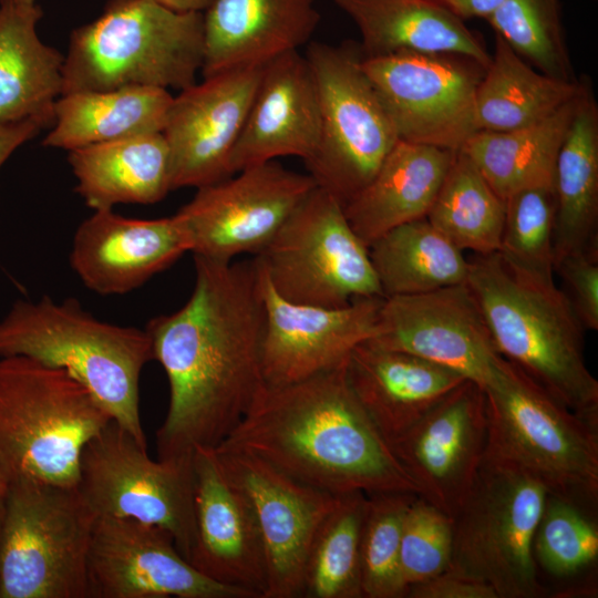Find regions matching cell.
<instances>
[{
    "label": "cell",
    "instance_id": "obj_45",
    "mask_svg": "<svg viewBox=\"0 0 598 598\" xmlns=\"http://www.w3.org/2000/svg\"><path fill=\"white\" fill-rule=\"evenodd\" d=\"M448 11L467 20L471 18L488 19L504 0H433Z\"/></svg>",
    "mask_w": 598,
    "mask_h": 598
},
{
    "label": "cell",
    "instance_id": "obj_41",
    "mask_svg": "<svg viewBox=\"0 0 598 598\" xmlns=\"http://www.w3.org/2000/svg\"><path fill=\"white\" fill-rule=\"evenodd\" d=\"M452 549V517L416 495L405 513L401 533L400 565L406 587L447 570Z\"/></svg>",
    "mask_w": 598,
    "mask_h": 598
},
{
    "label": "cell",
    "instance_id": "obj_28",
    "mask_svg": "<svg viewBox=\"0 0 598 598\" xmlns=\"http://www.w3.org/2000/svg\"><path fill=\"white\" fill-rule=\"evenodd\" d=\"M41 17L37 3L0 0V125L25 120L54 123L64 56L39 38Z\"/></svg>",
    "mask_w": 598,
    "mask_h": 598
},
{
    "label": "cell",
    "instance_id": "obj_29",
    "mask_svg": "<svg viewBox=\"0 0 598 598\" xmlns=\"http://www.w3.org/2000/svg\"><path fill=\"white\" fill-rule=\"evenodd\" d=\"M76 193L93 210L155 204L172 190L171 157L162 133L69 151Z\"/></svg>",
    "mask_w": 598,
    "mask_h": 598
},
{
    "label": "cell",
    "instance_id": "obj_27",
    "mask_svg": "<svg viewBox=\"0 0 598 598\" xmlns=\"http://www.w3.org/2000/svg\"><path fill=\"white\" fill-rule=\"evenodd\" d=\"M359 30L364 58L411 51L470 58L486 69L492 54L464 20L433 0H334Z\"/></svg>",
    "mask_w": 598,
    "mask_h": 598
},
{
    "label": "cell",
    "instance_id": "obj_26",
    "mask_svg": "<svg viewBox=\"0 0 598 598\" xmlns=\"http://www.w3.org/2000/svg\"><path fill=\"white\" fill-rule=\"evenodd\" d=\"M455 152L399 140L372 179L343 206L359 239L369 247L392 228L426 217Z\"/></svg>",
    "mask_w": 598,
    "mask_h": 598
},
{
    "label": "cell",
    "instance_id": "obj_8",
    "mask_svg": "<svg viewBox=\"0 0 598 598\" xmlns=\"http://www.w3.org/2000/svg\"><path fill=\"white\" fill-rule=\"evenodd\" d=\"M95 519L78 485L10 480L0 532V598H89Z\"/></svg>",
    "mask_w": 598,
    "mask_h": 598
},
{
    "label": "cell",
    "instance_id": "obj_35",
    "mask_svg": "<svg viewBox=\"0 0 598 598\" xmlns=\"http://www.w3.org/2000/svg\"><path fill=\"white\" fill-rule=\"evenodd\" d=\"M505 200L460 148L426 214V219L462 251L497 252Z\"/></svg>",
    "mask_w": 598,
    "mask_h": 598
},
{
    "label": "cell",
    "instance_id": "obj_19",
    "mask_svg": "<svg viewBox=\"0 0 598 598\" xmlns=\"http://www.w3.org/2000/svg\"><path fill=\"white\" fill-rule=\"evenodd\" d=\"M262 66L203 78L173 97L162 134L172 190L199 188L234 174L229 162L257 91Z\"/></svg>",
    "mask_w": 598,
    "mask_h": 598
},
{
    "label": "cell",
    "instance_id": "obj_16",
    "mask_svg": "<svg viewBox=\"0 0 598 598\" xmlns=\"http://www.w3.org/2000/svg\"><path fill=\"white\" fill-rule=\"evenodd\" d=\"M214 448L252 507L266 556L265 598L301 597L310 546L338 495L300 482L250 453Z\"/></svg>",
    "mask_w": 598,
    "mask_h": 598
},
{
    "label": "cell",
    "instance_id": "obj_24",
    "mask_svg": "<svg viewBox=\"0 0 598 598\" xmlns=\"http://www.w3.org/2000/svg\"><path fill=\"white\" fill-rule=\"evenodd\" d=\"M317 0H214L204 11L203 78L261 66L309 42Z\"/></svg>",
    "mask_w": 598,
    "mask_h": 598
},
{
    "label": "cell",
    "instance_id": "obj_10",
    "mask_svg": "<svg viewBox=\"0 0 598 598\" xmlns=\"http://www.w3.org/2000/svg\"><path fill=\"white\" fill-rule=\"evenodd\" d=\"M305 56L320 106L319 141L305 164L317 186L344 206L372 179L399 137L362 68L358 43L310 42Z\"/></svg>",
    "mask_w": 598,
    "mask_h": 598
},
{
    "label": "cell",
    "instance_id": "obj_40",
    "mask_svg": "<svg viewBox=\"0 0 598 598\" xmlns=\"http://www.w3.org/2000/svg\"><path fill=\"white\" fill-rule=\"evenodd\" d=\"M536 564L557 578H567L598 559V527L587 513L547 495L533 538Z\"/></svg>",
    "mask_w": 598,
    "mask_h": 598
},
{
    "label": "cell",
    "instance_id": "obj_9",
    "mask_svg": "<svg viewBox=\"0 0 598 598\" xmlns=\"http://www.w3.org/2000/svg\"><path fill=\"white\" fill-rule=\"evenodd\" d=\"M547 495L529 473L485 455L452 517L448 569L485 581L498 598L542 597L533 538Z\"/></svg>",
    "mask_w": 598,
    "mask_h": 598
},
{
    "label": "cell",
    "instance_id": "obj_17",
    "mask_svg": "<svg viewBox=\"0 0 598 598\" xmlns=\"http://www.w3.org/2000/svg\"><path fill=\"white\" fill-rule=\"evenodd\" d=\"M89 598H250L198 571L165 530L97 516L89 554Z\"/></svg>",
    "mask_w": 598,
    "mask_h": 598
},
{
    "label": "cell",
    "instance_id": "obj_21",
    "mask_svg": "<svg viewBox=\"0 0 598 598\" xmlns=\"http://www.w3.org/2000/svg\"><path fill=\"white\" fill-rule=\"evenodd\" d=\"M195 542L188 561L209 579L265 598V549L252 507L214 447L194 451Z\"/></svg>",
    "mask_w": 598,
    "mask_h": 598
},
{
    "label": "cell",
    "instance_id": "obj_37",
    "mask_svg": "<svg viewBox=\"0 0 598 598\" xmlns=\"http://www.w3.org/2000/svg\"><path fill=\"white\" fill-rule=\"evenodd\" d=\"M560 0H504L487 22L520 58L542 73L576 81Z\"/></svg>",
    "mask_w": 598,
    "mask_h": 598
},
{
    "label": "cell",
    "instance_id": "obj_32",
    "mask_svg": "<svg viewBox=\"0 0 598 598\" xmlns=\"http://www.w3.org/2000/svg\"><path fill=\"white\" fill-rule=\"evenodd\" d=\"M476 90L478 131L508 132L545 120L575 99L584 80L548 76L495 34L494 52Z\"/></svg>",
    "mask_w": 598,
    "mask_h": 598
},
{
    "label": "cell",
    "instance_id": "obj_4",
    "mask_svg": "<svg viewBox=\"0 0 598 598\" xmlns=\"http://www.w3.org/2000/svg\"><path fill=\"white\" fill-rule=\"evenodd\" d=\"M10 355L65 370L147 448L140 379L153 349L145 329L102 321L73 298L19 299L0 320V357Z\"/></svg>",
    "mask_w": 598,
    "mask_h": 598
},
{
    "label": "cell",
    "instance_id": "obj_20",
    "mask_svg": "<svg viewBox=\"0 0 598 598\" xmlns=\"http://www.w3.org/2000/svg\"><path fill=\"white\" fill-rule=\"evenodd\" d=\"M259 271L266 309L261 349L266 385L290 384L338 368L355 347L373 338L384 297L358 298L338 308L295 303L277 295Z\"/></svg>",
    "mask_w": 598,
    "mask_h": 598
},
{
    "label": "cell",
    "instance_id": "obj_18",
    "mask_svg": "<svg viewBox=\"0 0 598 598\" xmlns=\"http://www.w3.org/2000/svg\"><path fill=\"white\" fill-rule=\"evenodd\" d=\"M389 445L417 495L453 517L486 452L484 391L464 381Z\"/></svg>",
    "mask_w": 598,
    "mask_h": 598
},
{
    "label": "cell",
    "instance_id": "obj_23",
    "mask_svg": "<svg viewBox=\"0 0 598 598\" xmlns=\"http://www.w3.org/2000/svg\"><path fill=\"white\" fill-rule=\"evenodd\" d=\"M320 135V106L310 64L298 50L262 66L260 81L230 156L233 174L282 156L307 161Z\"/></svg>",
    "mask_w": 598,
    "mask_h": 598
},
{
    "label": "cell",
    "instance_id": "obj_39",
    "mask_svg": "<svg viewBox=\"0 0 598 598\" xmlns=\"http://www.w3.org/2000/svg\"><path fill=\"white\" fill-rule=\"evenodd\" d=\"M555 214L553 187L527 188L508 196L497 252L518 268L554 276Z\"/></svg>",
    "mask_w": 598,
    "mask_h": 598
},
{
    "label": "cell",
    "instance_id": "obj_14",
    "mask_svg": "<svg viewBox=\"0 0 598 598\" xmlns=\"http://www.w3.org/2000/svg\"><path fill=\"white\" fill-rule=\"evenodd\" d=\"M316 186L309 174L270 161L197 188L175 216L194 256L230 262L258 255Z\"/></svg>",
    "mask_w": 598,
    "mask_h": 598
},
{
    "label": "cell",
    "instance_id": "obj_47",
    "mask_svg": "<svg viewBox=\"0 0 598 598\" xmlns=\"http://www.w3.org/2000/svg\"><path fill=\"white\" fill-rule=\"evenodd\" d=\"M10 480L0 463V532L4 517Z\"/></svg>",
    "mask_w": 598,
    "mask_h": 598
},
{
    "label": "cell",
    "instance_id": "obj_7",
    "mask_svg": "<svg viewBox=\"0 0 598 598\" xmlns=\"http://www.w3.org/2000/svg\"><path fill=\"white\" fill-rule=\"evenodd\" d=\"M484 393L485 455L529 473L548 495L592 512L598 503V429L506 359Z\"/></svg>",
    "mask_w": 598,
    "mask_h": 598
},
{
    "label": "cell",
    "instance_id": "obj_42",
    "mask_svg": "<svg viewBox=\"0 0 598 598\" xmlns=\"http://www.w3.org/2000/svg\"><path fill=\"white\" fill-rule=\"evenodd\" d=\"M563 292L585 331L598 330V249L570 254L554 265Z\"/></svg>",
    "mask_w": 598,
    "mask_h": 598
},
{
    "label": "cell",
    "instance_id": "obj_12",
    "mask_svg": "<svg viewBox=\"0 0 598 598\" xmlns=\"http://www.w3.org/2000/svg\"><path fill=\"white\" fill-rule=\"evenodd\" d=\"M193 458L194 454L153 460L112 420L84 446L78 487L96 517L156 526L188 560L195 542Z\"/></svg>",
    "mask_w": 598,
    "mask_h": 598
},
{
    "label": "cell",
    "instance_id": "obj_2",
    "mask_svg": "<svg viewBox=\"0 0 598 598\" xmlns=\"http://www.w3.org/2000/svg\"><path fill=\"white\" fill-rule=\"evenodd\" d=\"M218 446L256 455L334 495H417L416 485L354 395L347 362L299 382L266 385Z\"/></svg>",
    "mask_w": 598,
    "mask_h": 598
},
{
    "label": "cell",
    "instance_id": "obj_11",
    "mask_svg": "<svg viewBox=\"0 0 598 598\" xmlns=\"http://www.w3.org/2000/svg\"><path fill=\"white\" fill-rule=\"evenodd\" d=\"M254 258L275 292L290 302L338 308L384 297L343 206L318 186Z\"/></svg>",
    "mask_w": 598,
    "mask_h": 598
},
{
    "label": "cell",
    "instance_id": "obj_1",
    "mask_svg": "<svg viewBox=\"0 0 598 598\" xmlns=\"http://www.w3.org/2000/svg\"><path fill=\"white\" fill-rule=\"evenodd\" d=\"M194 260L195 285L186 303L145 328L153 360L169 385L168 410L156 432L158 457L218 446L266 386V309L255 258Z\"/></svg>",
    "mask_w": 598,
    "mask_h": 598
},
{
    "label": "cell",
    "instance_id": "obj_46",
    "mask_svg": "<svg viewBox=\"0 0 598 598\" xmlns=\"http://www.w3.org/2000/svg\"><path fill=\"white\" fill-rule=\"evenodd\" d=\"M176 11L204 12L214 0H156Z\"/></svg>",
    "mask_w": 598,
    "mask_h": 598
},
{
    "label": "cell",
    "instance_id": "obj_33",
    "mask_svg": "<svg viewBox=\"0 0 598 598\" xmlns=\"http://www.w3.org/2000/svg\"><path fill=\"white\" fill-rule=\"evenodd\" d=\"M580 93L535 124L508 132L477 131L461 150L504 200L527 188H554L557 155Z\"/></svg>",
    "mask_w": 598,
    "mask_h": 598
},
{
    "label": "cell",
    "instance_id": "obj_6",
    "mask_svg": "<svg viewBox=\"0 0 598 598\" xmlns=\"http://www.w3.org/2000/svg\"><path fill=\"white\" fill-rule=\"evenodd\" d=\"M111 421L65 370L0 357V463L9 480L78 485L84 446Z\"/></svg>",
    "mask_w": 598,
    "mask_h": 598
},
{
    "label": "cell",
    "instance_id": "obj_38",
    "mask_svg": "<svg viewBox=\"0 0 598 598\" xmlns=\"http://www.w3.org/2000/svg\"><path fill=\"white\" fill-rule=\"evenodd\" d=\"M416 494H368L360 539V576L363 598H402L408 587L400 565L401 533L405 513Z\"/></svg>",
    "mask_w": 598,
    "mask_h": 598
},
{
    "label": "cell",
    "instance_id": "obj_30",
    "mask_svg": "<svg viewBox=\"0 0 598 598\" xmlns=\"http://www.w3.org/2000/svg\"><path fill=\"white\" fill-rule=\"evenodd\" d=\"M554 194V265L598 249V104L586 80L557 155Z\"/></svg>",
    "mask_w": 598,
    "mask_h": 598
},
{
    "label": "cell",
    "instance_id": "obj_44",
    "mask_svg": "<svg viewBox=\"0 0 598 598\" xmlns=\"http://www.w3.org/2000/svg\"><path fill=\"white\" fill-rule=\"evenodd\" d=\"M44 127L48 125L39 120L0 125V168L20 146Z\"/></svg>",
    "mask_w": 598,
    "mask_h": 598
},
{
    "label": "cell",
    "instance_id": "obj_48",
    "mask_svg": "<svg viewBox=\"0 0 598 598\" xmlns=\"http://www.w3.org/2000/svg\"><path fill=\"white\" fill-rule=\"evenodd\" d=\"M21 4H35V0H13Z\"/></svg>",
    "mask_w": 598,
    "mask_h": 598
},
{
    "label": "cell",
    "instance_id": "obj_5",
    "mask_svg": "<svg viewBox=\"0 0 598 598\" xmlns=\"http://www.w3.org/2000/svg\"><path fill=\"white\" fill-rule=\"evenodd\" d=\"M203 62L204 12L156 0H109L99 18L70 37L62 94L130 86L181 91L196 83Z\"/></svg>",
    "mask_w": 598,
    "mask_h": 598
},
{
    "label": "cell",
    "instance_id": "obj_15",
    "mask_svg": "<svg viewBox=\"0 0 598 598\" xmlns=\"http://www.w3.org/2000/svg\"><path fill=\"white\" fill-rule=\"evenodd\" d=\"M369 340L453 370L483 391L505 363L467 283L383 298Z\"/></svg>",
    "mask_w": 598,
    "mask_h": 598
},
{
    "label": "cell",
    "instance_id": "obj_36",
    "mask_svg": "<svg viewBox=\"0 0 598 598\" xmlns=\"http://www.w3.org/2000/svg\"><path fill=\"white\" fill-rule=\"evenodd\" d=\"M368 494L338 495L310 546L302 581L309 598H363L360 539Z\"/></svg>",
    "mask_w": 598,
    "mask_h": 598
},
{
    "label": "cell",
    "instance_id": "obj_3",
    "mask_svg": "<svg viewBox=\"0 0 598 598\" xmlns=\"http://www.w3.org/2000/svg\"><path fill=\"white\" fill-rule=\"evenodd\" d=\"M466 283L499 354L598 429V381L585 361V330L554 276L492 252L468 259Z\"/></svg>",
    "mask_w": 598,
    "mask_h": 598
},
{
    "label": "cell",
    "instance_id": "obj_22",
    "mask_svg": "<svg viewBox=\"0 0 598 598\" xmlns=\"http://www.w3.org/2000/svg\"><path fill=\"white\" fill-rule=\"evenodd\" d=\"M188 250L177 217L137 219L96 209L76 228L70 265L84 286L100 295L140 288Z\"/></svg>",
    "mask_w": 598,
    "mask_h": 598
},
{
    "label": "cell",
    "instance_id": "obj_31",
    "mask_svg": "<svg viewBox=\"0 0 598 598\" xmlns=\"http://www.w3.org/2000/svg\"><path fill=\"white\" fill-rule=\"evenodd\" d=\"M173 97L166 89L153 86L62 94L43 145L71 151L162 133Z\"/></svg>",
    "mask_w": 598,
    "mask_h": 598
},
{
    "label": "cell",
    "instance_id": "obj_13",
    "mask_svg": "<svg viewBox=\"0 0 598 598\" xmlns=\"http://www.w3.org/2000/svg\"><path fill=\"white\" fill-rule=\"evenodd\" d=\"M399 140L452 151L478 131L476 90L485 69L456 54L402 51L362 58Z\"/></svg>",
    "mask_w": 598,
    "mask_h": 598
},
{
    "label": "cell",
    "instance_id": "obj_34",
    "mask_svg": "<svg viewBox=\"0 0 598 598\" xmlns=\"http://www.w3.org/2000/svg\"><path fill=\"white\" fill-rule=\"evenodd\" d=\"M368 249L384 298L420 295L467 281L464 251L426 217L392 228Z\"/></svg>",
    "mask_w": 598,
    "mask_h": 598
},
{
    "label": "cell",
    "instance_id": "obj_25",
    "mask_svg": "<svg viewBox=\"0 0 598 598\" xmlns=\"http://www.w3.org/2000/svg\"><path fill=\"white\" fill-rule=\"evenodd\" d=\"M347 378L358 401L390 443L466 379L417 355L360 343L347 361Z\"/></svg>",
    "mask_w": 598,
    "mask_h": 598
},
{
    "label": "cell",
    "instance_id": "obj_43",
    "mask_svg": "<svg viewBox=\"0 0 598 598\" xmlns=\"http://www.w3.org/2000/svg\"><path fill=\"white\" fill-rule=\"evenodd\" d=\"M409 598H498L496 591L485 581L453 571L444 573L412 585Z\"/></svg>",
    "mask_w": 598,
    "mask_h": 598
}]
</instances>
